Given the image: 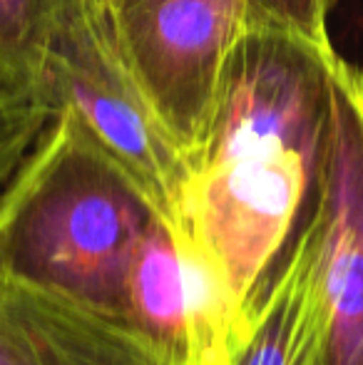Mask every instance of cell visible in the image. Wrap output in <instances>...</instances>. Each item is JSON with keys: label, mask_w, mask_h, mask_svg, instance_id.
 <instances>
[{"label": "cell", "mask_w": 363, "mask_h": 365, "mask_svg": "<svg viewBox=\"0 0 363 365\" xmlns=\"http://www.w3.org/2000/svg\"><path fill=\"white\" fill-rule=\"evenodd\" d=\"M0 365H180L122 318L0 274Z\"/></svg>", "instance_id": "obj_7"}, {"label": "cell", "mask_w": 363, "mask_h": 365, "mask_svg": "<svg viewBox=\"0 0 363 365\" xmlns=\"http://www.w3.org/2000/svg\"><path fill=\"white\" fill-rule=\"evenodd\" d=\"M239 365H326V301L314 231L301 221L257 298Z\"/></svg>", "instance_id": "obj_8"}, {"label": "cell", "mask_w": 363, "mask_h": 365, "mask_svg": "<svg viewBox=\"0 0 363 365\" xmlns=\"http://www.w3.org/2000/svg\"><path fill=\"white\" fill-rule=\"evenodd\" d=\"M53 120V112L0 92V192Z\"/></svg>", "instance_id": "obj_10"}, {"label": "cell", "mask_w": 363, "mask_h": 365, "mask_svg": "<svg viewBox=\"0 0 363 365\" xmlns=\"http://www.w3.org/2000/svg\"><path fill=\"white\" fill-rule=\"evenodd\" d=\"M43 105L73 110L165 221L180 219L192 167L130 65L107 0H55Z\"/></svg>", "instance_id": "obj_4"}, {"label": "cell", "mask_w": 363, "mask_h": 365, "mask_svg": "<svg viewBox=\"0 0 363 365\" xmlns=\"http://www.w3.org/2000/svg\"><path fill=\"white\" fill-rule=\"evenodd\" d=\"M339 55L329 35L257 23L227 58L207 149L175 226L219 266L252 323L314 192Z\"/></svg>", "instance_id": "obj_1"}, {"label": "cell", "mask_w": 363, "mask_h": 365, "mask_svg": "<svg viewBox=\"0 0 363 365\" xmlns=\"http://www.w3.org/2000/svg\"><path fill=\"white\" fill-rule=\"evenodd\" d=\"M321 256L326 365H363V68L339 55L329 125L306 207Z\"/></svg>", "instance_id": "obj_5"}, {"label": "cell", "mask_w": 363, "mask_h": 365, "mask_svg": "<svg viewBox=\"0 0 363 365\" xmlns=\"http://www.w3.org/2000/svg\"><path fill=\"white\" fill-rule=\"evenodd\" d=\"M127 323L180 365H239L254 328L219 266L182 226L162 217L132 261Z\"/></svg>", "instance_id": "obj_6"}, {"label": "cell", "mask_w": 363, "mask_h": 365, "mask_svg": "<svg viewBox=\"0 0 363 365\" xmlns=\"http://www.w3.org/2000/svg\"><path fill=\"white\" fill-rule=\"evenodd\" d=\"M107 3H112V0H107Z\"/></svg>", "instance_id": "obj_11"}, {"label": "cell", "mask_w": 363, "mask_h": 365, "mask_svg": "<svg viewBox=\"0 0 363 365\" xmlns=\"http://www.w3.org/2000/svg\"><path fill=\"white\" fill-rule=\"evenodd\" d=\"M334 0H112L130 65L160 120L199 164L212 132L222 75L237 38L257 23L329 35Z\"/></svg>", "instance_id": "obj_3"}, {"label": "cell", "mask_w": 363, "mask_h": 365, "mask_svg": "<svg viewBox=\"0 0 363 365\" xmlns=\"http://www.w3.org/2000/svg\"><path fill=\"white\" fill-rule=\"evenodd\" d=\"M53 10L55 0H0V92L43 105Z\"/></svg>", "instance_id": "obj_9"}, {"label": "cell", "mask_w": 363, "mask_h": 365, "mask_svg": "<svg viewBox=\"0 0 363 365\" xmlns=\"http://www.w3.org/2000/svg\"><path fill=\"white\" fill-rule=\"evenodd\" d=\"M160 217L73 110H60L0 192V274L127 321V281Z\"/></svg>", "instance_id": "obj_2"}]
</instances>
